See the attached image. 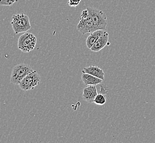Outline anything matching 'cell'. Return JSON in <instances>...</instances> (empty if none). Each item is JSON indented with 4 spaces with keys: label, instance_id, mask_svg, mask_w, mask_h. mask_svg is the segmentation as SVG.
Here are the masks:
<instances>
[{
    "label": "cell",
    "instance_id": "8fae6325",
    "mask_svg": "<svg viewBox=\"0 0 155 143\" xmlns=\"http://www.w3.org/2000/svg\"><path fill=\"white\" fill-rule=\"evenodd\" d=\"M81 80L83 81L84 84L85 86H87L89 85H97L101 83L103 80L94 76L93 75H90L86 73H83L81 75Z\"/></svg>",
    "mask_w": 155,
    "mask_h": 143
},
{
    "label": "cell",
    "instance_id": "9c48e42d",
    "mask_svg": "<svg viewBox=\"0 0 155 143\" xmlns=\"http://www.w3.org/2000/svg\"><path fill=\"white\" fill-rule=\"evenodd\" d=\"M108 39L109 34L106 32L98 39L93 47L91 48V50L94 52H98L101 50L106 45L110 44L108 43Z\"/></svg>",
    "mask_w": 155,
    "mask_h": 143
},
{
    "label": "cell",
    "instance_id": "5bb4252c",
    "mask_svg": "<svg viewBox=\"0 0 155 143\" xmlns=\"http://www.w3.org/2000/svg\"><path fill=\"white\" fill-rule=\"evenodd\" d=\"M81 0H68L69 5L72 7H75L80 3Z\"/></svg>",
    "mask_w": 155,
    "mask_h": 143
},
{
    "label": "cell",
    "instance_id": "7a4b0ae2",
    "mask_svg": "<svg viewBox=\"0 0 155 143\" xmlns=\"http://www.w3.org/2000/svg\"><path fill=\"white\" fill-rule=\"evenodd\" d=\"M89 15L93 19L95 30H106L107 25V19L104 12L95 7L87 8Z\"/></svg>",
    "mask_w": 155,
    "mask_h": 143
},
{
    "label": "cell",
    "instance_id": "ba28073f",
    "mask_svg": "<svg viewBox=\"0 0 155 143\" xmlns=\"http://www.w3.org/2000/svg\"><path fill=\"white\" fill-rule=\"evenodd\" d=\"M106 32H107L105 30H97L90 33V35L87 38L86 40V44L87 48L91 49L98 39Z\"/></svg>",
    "mask_w": 155,
    "mask_h": 143
},
{
    "label": "cell",
    "instance_id": "6da1fadb",
    "mask_svg": "<svg viewBox=\"0 0 155 143\" xmlns=\"http://www.w3.org/2000/svg\"><path fill=\"white\" fill-rule=\"evenodd\" d=\"M11 25L16 34L25 33L31 28L29 18L28 15L24 13H18L13 15Z\"/></svg>",
    "mask_w": 155,
    "mask_h": 143
},
{
    "label": "cell",
    "instance_id": "52a82bcc",
    "mask_svg": "<svg viewBox=\"0 0 155 143\" xmlns=\"http://www.w3.org/2000/svg\"><path fill=\"white\" fill-rule=\"evenodd\" d=\"M97 94L96 85H89L83 89V98L88 103H93Z\"/></svg>",
    "mask_w": 155,
    "mask_h": 143
},
{
    "label": "cell",
    "instance_id": "8992f818",
    "mask_svg": "<svg viewBox=\"0 0 155 143\" xmlns=\"http://www.w3.org/2000/svg\"><path fill=\"white\" fill-rule=\"evenodd\" d=\"M41 83V77L36 71H33L27 75L18 85L24 91L33 90Z\"/></svg>",
    "mask_w": 155,
    "mask_h": 143
},
{
    "label": "cell",
    "instance_id": "3957f363",
    "mask_svg": "<svg viewBox=\"0 0 155 143\" xmlns=\"http://www.w3.org/2000/svg\"><path fill=\"white\" fill-rule=\"evenodd\" d=\"M33 71V68L28 65L21 63L16 65L12 69L11 82L15 85H19L21 81Z\"/></svg>",
    "mask_w": 155,
    "mask_h": 143
},
{
    "label": "cell",
    "instance_id": "7c38bea8",
    "mask_svg": "<svg viewBox=\"0 0 155 143\" xmlns=\"http://www.w3.org/2000/svg\"><path fill=\"white\" fill-rule=\"evenodd\" d=\"M107 93V90L106 89L104 85H102L100 92L96 96L94 102L97 105H104L105 104L107 101L106 95Z\"/></svg>",
    "mask_w": 155,
    "mask_h": 143
},
{
    "label": "cell",
    "instance_id": "30bf717a",
    "mask_svg": "<svg viewBox=\"0 0 155 143\" xmlns=\"http://www.w3.org/2000/svg\"><path fill=\"white\" fill-rule=\"evenodd\" d=\"M82 72L93 75L95 77L101 79L103 81L104 80V72L97 66H90L84 68Z\"/></svg>",
    "mask_w": 155,
    "mask_h": 143
},
{
    "label": "cell",
    "instance_id": "277c9868",
    "mask_svg": "<svg viewBox=\"0 0 155 143\" xmlns=\"http://www.w3.org/2000/svg\"><path fill=\"white\" fill-rule=\"evenodd\" d=\"M37 42V38L33 34L24 33L19 38L18 48L25 53L29 52L35 48Z\"/></svg>",
    "mask_w": 155,
    "mask_h": 143
},
{
    "label": "cell",
    "instance_id": "4fadbf2b",
    "mask_svg": "<svg viewBox=\"0 0 155 143\" xmlns=\"http://www.w3.org/2000/svg\"><path fill=\"white\" fill-rule=\"evenodd\" d=\"M17 1L18 0H0V4L2 6H11Z\"/></svg>",
    "mask_w": 155,
    "mask_h": 143
},
{
    "label": "cell",
    "instance_id": "5b68a950",
    "mask_svg": "<svg viewBox=\"0 0 155 143\" xmlns=\"http://www.w3.org/2000/svg\"><path fill=\"white\" fill-rule=\"evenodd\" d=\"M77 28L83 35L87 33H93L95 31L93 19L90 16L87 9L83 10L81 12V19L78 24Z\"/></svg>",
    "mask_w": 155,
    "mask_h": 143
}]
</instances>
